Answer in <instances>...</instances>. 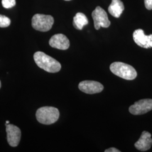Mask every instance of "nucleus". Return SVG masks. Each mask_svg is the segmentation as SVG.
Returning a JSON list of instances; mask_svg holds the SVG:
<instances>
[{
	"label": "nucleus",
	"mask_w": 152,
	"mask_h": 152,
	"mask_svg": "<svg viewBox=\"0 0 152 152\" xmlns=\"http://www.w3.org/2000/svg\"><path fill=\"white\" fill-rule=\"evenodd\" d=\"M152 110V99H145L136 102L129 108L130 113L133 115L145 114Z\"/></svg>",
	"instance_id": "423d86ee"
},
{
	"label": "nucleus",
	"mask_w": 152,
	"mask_h": 152,
	"mask_svg": "<svg viewBox=\"0 0 152 152\" xmlns=\"http://www.w3.org/2000/svg\"><path fill=\"white\" fill-rule=\"evenodd\" d=\"M144 4L148 10H152V0H144Z\"/></svg>",
	"instance_id": "dca6fc26"
},
{
	"label": "nucleus",
	"mask_w": 152,
	"mask_h": 152,
	"mask_svg": "<svg viewBox=\"0 0 152 152\" xmlns=\"http://www.w3.org/2000/svg\"><path fill=\"white\" fill-rule=\"evenodd\" d=\"M65 1H70V0H65Z\"/></svg>",
	"instance_id": "aec40b11"
},
{
	"label": "nucleus",
	"mask_w": 152,
	"mask_h": 152,
	"mask_svg": "<svg viewBox=\"0 0 152 152\" xmlns=\"http://www.w3.org/2000/svg\"><path fill=\"white\" fill-rule=\"evenodd\" d=\"M2 5L5 9H10L16 5L15 0H2Z\"/></svg>",
	"instance_id": "2eb2a0df"
},
{
	"label": "nucleus",
	"mask_w": 152,
	"mask_h": 152,
	"mask_svg": "<svg viewBox=\"0 0 152 152\" xmlns=\"http://www.w3.org/2000/svg\"><path fill=\"white\" fill-rule=\"evenodd\" d=\"M54 23V18L49 15L37 14L33 16L32 19V27L41 32H48L50 31Z\"/></svg>",
	"instance_id": "20e7f679"
},
{
	"label": "nucleus",
	"mask_w": 152,
	"mask_h": 152,
	"mask_svg": "<svg viewBox=\"0 0 152 152\" xmlns=\"http://www.w3.org/2000/svg\"><path fill=\"white\" fill-rule=\"evenodd\" d=\"M92 17L94 27L96 30H99L101 27L108 28L110 25L106 11L100 6H97L92 11Z\"/></svg>",
	"instance_id": "39448f33"
},
{
	"label": "nucleus",
	"mask_w": 152,
	"mask_h": 152,
	"mask_svg": "<svg viewBox=\"0 0 152 152\" xmlns=\"http://www.w3.org/2000/svg\"><path fill=\"white\" fill-rule=\"evenodd\" d=\"M33 58L38 67L48 72L56 73L61 69V66L59 61L43 52L35 53Z\"/></svg>",
	"instance_id": "f257e3e1"
},
{
	"label": "nucleus",
	"mask_w": 152,
	"mask_h": 152,
	"mask_svg": "<svg viewBox=\"0 0 152 152\" xmlns=\"http://www.w3.org/2000/svg\"><path fill=\"white\" fill-rule=\"evenodd\" d=\"M7 139L9 144L12 147L18 145L21 139V131L15 125L8 124L6 126Z\"/></svg>",
	"instance_id": "0eeeda50"
},
{
	"label": "nucleus",
	"mask_w": 152,
	"mask_h": 152,
	"mask_svg": "<svg viewBox=\"0 0 152 152\" xmlns=\"http://www.w3.org/2000/svg\"><path fill=\"white\" fill-rule=\"evenodd\" d=\"M110 70L115 75L126 80H133L137 77L135 69L122 62L113 63L110 65Z\"/></svg>",
	"instance_id": "f03ea898"
},
{
	"label": "nucleus",
	"mask_w": 152,
	"mask_h": 152,
	"mask_svg": "<svg viewBox=\"0 0 152 152\" xmlns=\"http://www.w3.org/2000/svg\"><path fill=\"white\" fill-rule=\"evenodd\" d=\"M152 135L149 132L143 131L139 139L135 144L136 149L141 152H145L149 150L152 145Z\"/></svg>",
	"instance_id": "9b49d317"
},
{
	"label": "nucleus",
	"mask_w": 152,
	"mask_h": 152,
	"mask_svg": "<svg viewBox=\"0 0 152 152\" xmlns=\"http://www.w3.org/2000/svg\"><path fill=\"white\" fill-rule=\"evenodd\" d=\"M82 92L87 94H94L101 92L104 89L103 85L100 82L94 81H83L78 85Z\"/></svg>",
	"instance_id": "1a4fd4ad"
},
{
	"label": "nucleus",
	"mask_w": 152,
	"mask_h": 152,
	"mask_svg": "<svg viewBox=\"0 0 152 152\" xmlns=\"http://www.w3.org/2000/svg\"><path fill=\"white\" fill-rule=\"evenodd\" d=\"M59 110L53 107H43L38 109L36 116L38 122L44 125H51L56 122L59 117Z\"/></svg>",
	"instance_id": "7ed1b4c3"
},
{
	"label": "nucleus",
	"mask_w": 152,
	"mask_h": 152,
	"mask_svg": "<svg viewBox=\"0 0 152 152\" xmlns=\"http://www.w3.org/2000/svg\"><path fill=\"white\" fill-rule=\"evenodd\" d=\"M88 23L87 17L82 12H77L73 18V25L78 30H82L85 26L88 24Z\"/></svg>",
	"instance_id": "ddd939ff"
},
{
	"label": "nucleus",
	"mask_w": 152,
	"mask_h": 152,
	"mask_svg": "<svg viewBox=\"0 0 152 152\" xmlns=\"http://www.w3.org/2000/svg\"><path fill=\"white\" fill-rule=\"evenodd\" d=\"M1 81H0V88H1Z\"/></svg>",
	"instance_id": "6ab92c4d"
},
{
	"label": "nucleus",
	"mask_w": 152,
	"mask_h": 152,
	"mask_svg": "<svg viewBox=\"0 0 152 152\" xmlns=\"http://www.w3.org/2000/svg\"><path fill=\"white\" fill-rule=\"evenodd\" d=\"M11 20L7 16L0 14V28H6L10 25Z\"/></svg>",
	"instance_id": "4468645a"
},
{
	"label": "nucleus",
	"mask_w": 152,
	"mask_h": 152,
	"mask_svg": "<svg viewBox=\"0 0 152 152\" xmlns=\"http://www.w3.org/2000/svg\"><path fill=\"white\" fill-rule=\"evenodd\" d=\"M133 39L138 46L145 49L152 48V34L147 36L141 29L135 30L133 33Z\"/></svg>",
	"instance_id": "6e6552de"
},
{
	"label": "nucleus",
	"mask_w": 152,
	"mask_h": 152,
	"mask_svg": "<svg viewBox=\"0 0 152 152\" xmlns=\"http://www.w3.org/2000/svg\"><path fill=\"white\" fill-rule=\"evenodd\" d=\"M124 9V5L121 0H112L111 4L109 6L108 11L111 15L118 18L122 14Z\"/></svg>",
	"instance_id": "f8f14e48"
},
{
	"label": "nucleus",
	"mask_w": 152,
	"mask_h": 152,
	"mask_svg": "<svg viewBox=\"0 0 152 152\" xmlns=\"http://www.w3.org/2000/svg\"><path fill=\"white\" fill-rule=\"evenodd\" d=\"M49 45L53 48L65 50L69 48L70 42L64 34L59 33L51 37L49 41Z\"/></svg>",
	"instance_id": "9d476101"
},
{
	"label": "nucleus",
	"mask_w": 152,
	"mask_h": 152,
	"mask_svg": "<svg viewBox=\"0 0 152 152\" xmlns=\"http://www.w3.org/2000/svg\"><path fill=\"white\" fill-rule=\"evenodd\" d=\"M9 123H10V122H9V121H7L6 122V126H7L8 124H9Z\"/></svg>",
	"instance_id": "a211bd4d"
},
{
	"label": "nucleus",
	"mask_w": 152,
	"mask_h": 152,
	"mask_svg": "<svg viewBox=\"0 0 152 152\" xmlns=\"http://www.w3.org/2000/svg\"><path fill=\"white\" fill-rule=\"evenodd\" d=\"M121 151L115 148H110L108 149H106L105 152H120Z\"/></svg>",
	"instance_id": "f3484780"
}]
</instances>
